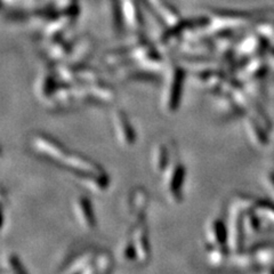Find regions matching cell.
<instances>
[{
    "instance_id": "cell-1",
    "label": "cell",
    "mask_w": 274,
    "mask_h": 274,
    "mask_svg": "<svg viewBox=\"0 0 274 274\" xmlns=\"http://www.w3.org/2000/svg\"><path fill=\"white\" fill-rule=\"evenodd\" d=\"M185 171L184 165L179 159V153L176 148H172V161L168 168L163 174V184L165 194L173 204H180L183 200V188L185 183Z\"/></svg>"
},
{
    "instance_id": "cell-2",
    "label": "cell",
    "mask_w": 274,
    "mask_h": 274,
    "mask_svg": "<svg viewBox=\"0 0 274 274\" xmlns=\"http://www.w3.org/2000/svg\"><path fill=\"white\" fill-rule=\"evenodd\" d=\"M29 144L34 154L57 166L63 165L65 158L69 154L64 145H62L55 138L45 134H33L30 137Z\"/></svg>"
},
{
    "instance_id": "cell-3",
    "label": "cell",
    "mask_w": 274,
    "mask_h": 274,
    "mask_svg": "<svg viewBox=\"0 0 274 274\" xmlns=\"http://www.w3.org/2000/svg\"><path fill=\"white\" fill-rule=\"evenodd\" d=\"M62 167L68 169L72 175L76 176V179L87 176H107L101 166L94 163L90 158L75 152H69L63 165H62Z\"/></svg>"
},
{
    "instance_id": "cell-4",
    "label": "cell",
    "mask_w": 274,
    "mask_h": 274,
    "mask_svg": "<svg viewBox=\"0 0 274 274\" xmlns=\"http://www.w3.org/2000/svg\"><path fill=\"white\" fill-rule=\"evenodd\" d=\"M129 238L133 242L135 252H136L137 264L144 265L148 263L150 258H151V248H150L151 246H150L149 233L145 223L140 222L133 224V229L130 231Z\"/></svg>"
},
{
    "instance_id": "cell-5",
    "label": "cell",
    "mask_w": 274,
    "mask_h": 274,
    "mask_svg": "<svg viewBox=\"0 0 274 274\" xmlns=\"http://www.w3.org/2000/svg\"><path fill=\"white\" fill-rule=\"evenodd\" d=\"M112 123H113L114 135L119 144L125 148L133 146L136 142V133L127 115L120 110L114 111L112 115Z\"/></svg>"
},
{
    "instance_id": "cell-6",
    "label": "cell",
    "mask_w": 274,
    "mask_h": 274,
    "mask_svg": "<svg viewBox=\"0 0 274 274\" xmlns=\"http://www.w3.org/2000/svg\"><path fill=\"white\" fill-rule=\"evenodd\" d=\"M72 211L77 223L85 230H91L96 226L94 208L90 199L85 195H78L72 201Z\"/></svg>"
},
{
    "instance_id": "cell-7",
    "label": "cell",
    "mask_w": 274,
    "mask_h": 274,
    "mask_svg": "<svg viewBox=\"0 0 274 274\" xmlns=\"http://www.w3.org/2000/svg\"><path fill=\"white\" fill-rule=\"evenodd\" d=\"M149 206V194L143 187L134 188L129 195V216L133 224L144 222Z\"/></svg>"
},
{
    "instance_id": "cell-8",
    "label": "cell",
    "mask_w": 274,
    "mask_h": 274,
    "mask_svg": "<svg viewBox=\"0 0 274 274\" xmlns=\"http://www.w3.org/2000/svg\"><path fill=\"white\" fill-rule=\"evenodd\" d=\"M204 239L208 247H224L227 239V230L221 218L215 217L204 226Z\"/></svg>"
},
{
    "instance_id": "cell-9",
    "label": "cell",
    "mask_w": 274,
    "mask_h": 274,
    "mask_svg": "<svg viewBox=\"0 0 274 274\" xmlns=\"http://www.w3.org/2000/svg\"><path fill=\"white\" fill-rule=\"evenodd\" d=\"M172 161V149L165 143H158L151 151V166L157 175H163Z\"/></svg>"
},
{
    "instance_id": "cell-10",
    "label": "cell",
    "mask_w": 274,
    "mask_h": 274,
    "mask_svg": "<svg viewBox=\"0 0 274 274\" xmlns=\"http://www.w3.org/2000/svg\"><path fill=\"white\" fill-rule=\"evenodd\" d=\"M78 182L86 188V190L91 191L92 193H103L106 191L107 186H109V177H98V176H87V177H80Z\"/></svg>"
},
{
    "instance_id": "cell-11",
    "label": "cell",
    "mask_w": 274,
    "mask_h": 274,
    "mask_svg": "<svg viewBox=\"0 0 274 274\" xmlns=\"http://www.w3.org/2000/svg\"><path fill=\"white\" fill-rule=\"evenodd\" d=\"M118 258L122 264H137V256L130 238H127L120 242L118 247Z\"/></svg>"
},
{
    "instance_id": "cell-12",
    "label": "cell",
    "mask_w": 274,
    "mask_h": 274,
    "mask_svg": "<svg viewBox=\"0 0 274 274\" xmlns=\"http://www.w3.org/2000/svg\"><path fill=\"white\" fill-rule=\"evenodd\" d=\"M92 266H94L95 274H111L112 268H113V260L109 253L102 250V252L96 253Z\"/></svg>"
},
{
    "instance_id": "cell-13",
    "label": "cell",
    "mask_w": 274,
    "mask_h": 274,
    "mask_svg": "<svg viewBox=\"0 0 274 274\" xmlns=\"http://www.w3.org/2000/svg\"><path fill=\"white\" fill-rule=\"evenodd\" d=\"M2 274H28L20 258L13 253H8L2 258Z\"/></svg>"
},
{
    "instance_id": "cell-14",
    "label": "cell",
    "mask_w": 274,
    "mask_h": 274,
    "mask_svg": "<svg viewBox=\"0 0 274 274\" xmlns=\"http://www.w3.org/2000/svg\"><path fill=\"white\" fill-rule=\"evenodd\" d=\"M207 263L211 268H219L225 265L227 260V253L224 247H208L206 254Z\"/></svg>"
}]
</instances>
